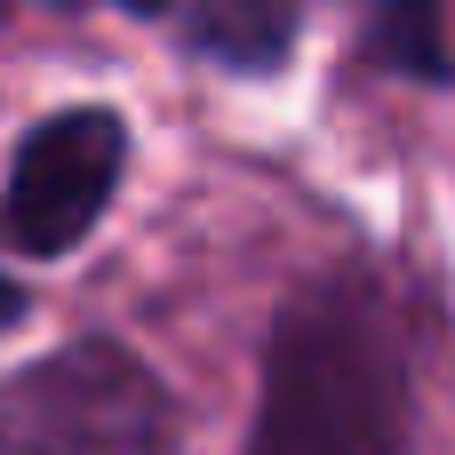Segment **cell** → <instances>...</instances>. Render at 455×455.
Segmentation results:
<instances>
[{
  "label": "cell",
  "mask_w": 455,
  "mask_h": 455,
  "mask_svg": "<svg viewBox=\"0 0 455 455\" xmlns=\"http://www.w3.org/2000/svg\"><path fill=\"white\" fill-rule=\"evenodd\" d=\"M296 24H304V0H176L184 48L232 72H280L296 48Z\"/></svg>",
  "instance_id": "obj_4"
},
{
  "label": "cell",
  "mask_w": 455,
  "mask_h": 455,
  "mask_svg": "<svg viewBox=\"0 0 455 455\" xmlns=\"http://www.w3.org/2000/svg\"><path fill=\"white\" fill-rule=\"evenodd\" d=\"M16 320H24V288L0 272V328H16Z\"/></svg>",
  "instance_id": "obj_6"
},
{
  "label": "cell",
  "mask_w": 455,
  "mask_h": 455,
  "mask_svg": "<svg viewBox=\"0 0 455 455\" xmlns=\"http://www.w3.org/2000/svg\"><path fill=\"white\" fill-rule=\"evenodd\" d=\"M56 8H80V0H56Z\"/></svg>",
  "instance_id": "obj_7"
},
{
  "label": "cell",
  "mask_w": 455,
  "mask_h": 455,
  "mask_svg": "<svg viewBox=\"0 0 455 455\" xmlns=\"http://www.w3.org/2000/svg\"><path fill=\"white\" fill-rule=\"evenodd\" d=\"M408 328L368 272L304 280L264 336L248 455H408Z\"/></svg>",
  "instance_id": "obj_1"
},
{
  "label": "cell",
  "mask_w": 455,
  "mask_h": 455,
  "mask_svg": "<svg viewBox=\"0 0 455 455\" xmlns=\"http://www.w3.org/2000/svg\"><path fill=\"white\" fill-rule=\"evenodd\" d=\"M0 455H184L168 384L112 336L0 376Z\"/></svg>",
  "instance_id": "obj_2"
},
{
  "label": "cell",
  "mask_w": 455,
  "mask_h": 455,
  "mask_svg": "<svg viewBox=\"0 0 455 455\" xmlns=\"http://www.w3.org/2000/svg\"><path fill=\"white\" fill-rule=\"evenodd\" d=\"M368 16V56L408 72V80H455V48H448V0H360Z\"/></svg>",
  "instance_id": "obj_5"
},
{
  "label": "cell",
  "mask_w": 455,
  "mask_h": 455,
  "mask_svg": "<svg viewBox=\"0 0 455 455\" xmlns=\"http://www.w3.org/2000/svg\"><path fill=\"white\" fill-rule=\"evenodd\" d=\"M128 168V128L104 112V104H72V112H48L16 160H8V200H0V224L24 256H64L96 232V216L112 208V184Z\"/></svg>",
  "instance_id": "obj_3"
}]
</instances>
